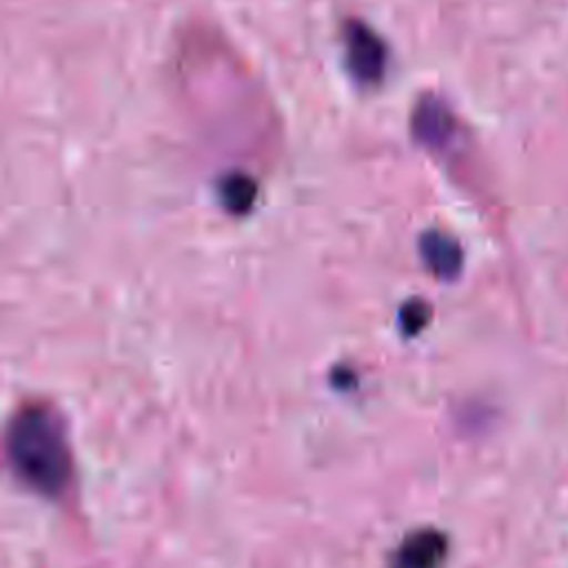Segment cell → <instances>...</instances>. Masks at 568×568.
<instances>
[{"mask_svg":"<svg viewBox=\"0 0 568 568\" xmlns=\"http://www.w3.org/2000/svg\"><path fill=\"white\" fill-rule=\"evenodd\" d=\"M422 253L426 264L439 275H453L459 268V246L439 233H428L422 240Z\"/></svg>","mask_w":568,"mask_h":568,"instance_id":"4","label":"cell"},{"mask_svg":"<svg viewBox=\"0 0 568 568\" xmlns=\"http://www.w3.org/2000/svg\"><path fill=\"white\" fill-rule=\"evenodd\" d=\"M222 195H224L226 204H229L233 211H235V209H246V206L251 204V200H253V186H251V182H246V180L233 178V180H229L226 186L222 189Z\"/></svg>","mask_w":568,"mask_h":568,"instance_id":"5","label":"cell"},{"mask_svg":"<svg viewBox=\"0 0 568 568\" xmlns=\"http://www.w3.org/2000/svg\"><path fill=\"white\" fill-rule=\"evenodd\" d=\"M346 51H348V60H351V69L364 78V80H373L384 64V49L379 44V40L362 24H353L351 33L346 36Z\"/></svg>","mask_w":568,"mask_h":568,"instance_id":"3","label":"cell"},{"mask_svg":"<svg viewBox=\"0 0 568 568\" xmlns=\"http://www.w3.org/2000/svg\"><path fill=\"white\" fill-rule=\"evenodd\" d=\"M446 541L435 530H417L395 550L390 568H442Z\"/></svg>","mask_w":568,"mask_h":568,"instance_id":"2","label":"cell"},{"mask_svg":"<svg viewBox=\"0 0 568 568\" xmlns=\"http://www.w3.org/2000/svg\"><path fill=\"white\" fill-rule=\"evenodd\" d=\"M9 459L24 484L42 495L60 493L69 481L71 455L60 419L47 406H24L9 424Z\"/></svg>","mask_w":568,"mask_h":568,"instance_id":"1","label":"cell"}]
</instances>
